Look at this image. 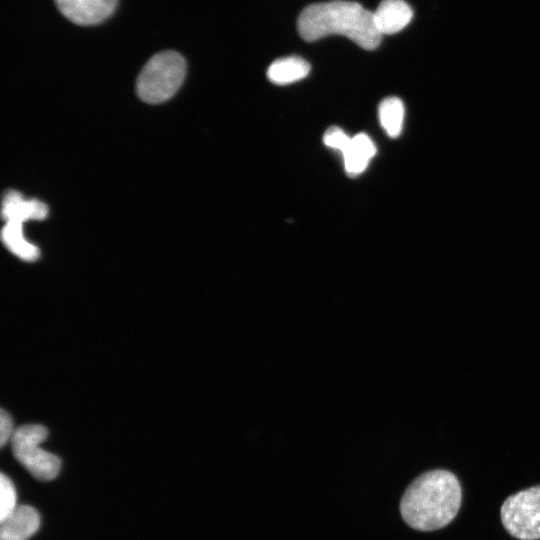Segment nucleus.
Returning <instances> with one entry per match:
<instances>
[{"label":"nucleus","mask_w":540,"mask_h":540,"mask_svg":"<svg viewBox=\"0 0 540 540\" xmlns=\"http://www.w3.org/2000/svg\"><path fill=\"white\" fill-rule=\"evenodd\" d=\"M461 501L462 489L457 477L448 470L435 469L409 484L401 498L400 513L411 528L434 531L451 523Z\"/></svg>","instance_id":"1"},{"label":"nucleus","mask_w":540,"mask_h":540,"mask_svg":"<svg viewBox=\"0 0 540 540\" xmlns=\"http://www.w3.org/2000/svg\"><path fill=\"white\" fill-rule=\"evenodd\" d=\"M297 28L301 38L307 42L338 34L349 38L365 50L377 48L382 39L375 25L373 12L358 2L348 0L308 5L298 17Z\"/></svg>","instance_id":"2"},{"label":"nucleus","mask_w":540,"mask_h":540,"mask_svg":"<svg viewBox=\"0 0 540 540\" xmlns=\"http://www.w3.org/2000/svg\"><path fill=\"white\" fill-rule=\"evenodd\" d=\"M186 75V61L176 51L155 54L143 67L137 82L139 98L149 104L170 99L182 85Z\"/></svg>","instance_id":"3"},{"label":"nucleus","mask_w":540,"mask_h":540,"mask_svg":"<svg viewBox=\"0 0 540 540\" xmlns=\"http://www.w3.org/2000/svg\"><path fill=\"white\" fill-rule=\"evenodd\" d=\"M47 435L46 427L26 424L18 427L11 439L15 458L32 476L41 481L55 479L61 468L60 458L40 446Z\"/></svg>","instance_id":"4"},{"label":"nucleus","mask_w":540,"mask_h":540,"mask_svg":"<svg viewBox=\"0 0 540 540\" xmlns=\"http://www.w3.org/2000/svg\"><path fill=\"white\" fill-rule=\"evenodd\" d=\"M500 515L504 528L514 538L540 539V485L509 496L501 506Z\"/></svg>","instance_id":"5"},{"label":"nucleus","mask_w":540,"mask_h":540,"mask_svg":"<svg viewBox=\"0 0 540 540\" xmlns=\"http://www.w3.org/2000/svg\"><path fill=\"white\" fill-rule=\"evenodd\" d=\"M59 11L77 25H95L107 19L118 0H55Z\"/></svg>","instance_id":"6"},{"label":"nucleus","mask_w":540,"mask_h":540,"mask_svg":"<svg viewBox=\"0 0 540 540\" xmlns=\"http://www.w3.org/2000/svg\"><path fill=\"white\" fill-rule=\"evenodd\" d=\"M375 25L383 35L395 34L412 20L413 10L404 0H382L373 12Z\"/></svg>","instance_id":"7"},{"label":"nucleus","mask_w":540,"mask_h":540,"mask_svg":"<svg viewBox=\"0 0 540 540\" xmlns=\"http://www.w3.org/2000/svg\"><path fill=\"white\" fill-rule=\"evenodd\" d=\"M0 522V540H28L40 527V515L34 507L20 505Z\"/></svg>","instance_id":"8"},{"label":"nucleus","mask_w":540,"mask_h":540,"mask_svg":"<svg viewBox=\"0 0 540 540\" xmlns=\"http://www.w3.org/2000/svg\"><path fill=\"white\" fill-rule=\"evenodd\" d=\"M2 218L5 221L43 220L48 216V207L38 199H25L15 190H8L2 200Z\"/></svg>","instance_id":"9"},{"label":"nucleus","mask_w":540,"mask_h":540,"mask_svg":"<svg viewBox=\"0 0 540 540\" xmlns=\"http://www.w3.org/2000/svg\"><path fill=\"white\" fill-rule=\"evenodd\" d=\"M376 154V146L365 133L351 137V141L342 153L344 168L350 177L361 174Z\"/></svg>","instance_id":"10"},{"label":"nucleus","mask_w":540,"mask_h":540,"mask_svg":"<svg viewBox=\"0 0 540 540\" xmlns=\"http://www.w3.org/2000/svg\"><path fill=\"white\" fill-rule=\"evenodd\" d=\"M310 64L301 57L288 56L276 59L267 69L268 79L277 85H286L305 78Z\"/></svg>","instance_id":"11"},{"label":"nucleus","mask_w":540,"mask_h":540,"mask_svg":"<svg viewBox=\"0 0 540 540\" xmlns=\"http://www.w3.org/2000/svg\"><path fill=\"white\" fill-rule=\"evenodd\" d=\"M22 224L23 222L18 220L6 221L1 231V239L6 248L18 258L33 262L39 258L40 251L24 237Z\"/></svg>","instance_id":"12"},{"label":"nucleus","mask_w":540,"mask_h":540,"mask_svg":"<svg viewBox=\"0 0 540 540\" xmlns=\"http://www.w3.org/2000/svg\"><path fill=\"white\" fill-rule=\"evenodd\" d=\"M379 120L386 134L391 138L400 135L404 121V105L397 97L382 100L378 109Z\"/></svg>","instance_id":"13"},{"label":"nucleus","mask_w":540,"mask_h":540,"mask_svg":"<svg viewBox=\"0 0 540 540\" xmlns=\"http://www.w3.org/2000/svg\"><path fill=\"white\" fill-rule=\"evenodd\" d=\"M17 505V494L13 482L5 474L0 475V521L12 514Z\"/></svg>","instance_id":"14"},{"label":"nucleus","mask_w":540,"mask_h":540,"mask_svg":"<svg viewBox=\"0 0 540 540\" xmlns=\"http://www.w3.org/2000/svg\"><path fill=\"white\" fill-rule=\"evenodd\" d=\"M351 141L349 137L341 128L332 126L326 130L323 135V142L327 147L338 150L341 153L345 151Z\"/></svg>","instance_id":"15"},{"label":"nucleus","mask_w":540,"mask_h":540,"mask_svg":"<svg viewBox=\"0 0 540 540\" xmlns=\"http://www.w3.org/2000/svg\"><path fill=\"white\" fill-rule=\"evenodd\" d=\"M15 430L13 421L8 412L4 409L0 413V444L3 447L9 440L12 439Z\"/></svg>","instance_id":"16"}]
</instances>
